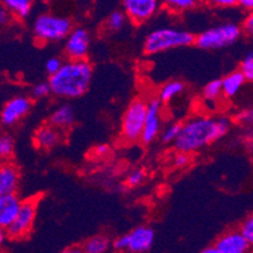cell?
Returning a JSON list of instances; mask_svg holds the SVG:
<instances>
[{"instance_id":"cell-16","label":"cell","mask_w":253,"mask_h":253,"mask_svg":"<svg viewBox=\"0 0 253 253\" xmlns=\"http://www.w3.org/2000/svg\"><path fill=\"white\" fill-rule=\"evenodd\" d=\"M19 185V171L13 164H4L0 169V194L15 193Z\"/></svg>"},{"instance_id":"cell-27","label":"cell","mask_w":253,"mask_h":253,"mask_svg":"<svg viewBox=\"0 0 253 253\" xmlns=\"http://www.w3.org/2000/svg\"><path fill=\"white\" fill-rule=\"evenodd\" d=\"M52 93V87H50L49 81L38 82L34 84L33 88L31 91V95L34 100H41V98H45Z\"/></svg>"},{"instance_id":"cell-13","label":"cell","mask_w":253,"mask_h":253,"mask_svg":"<svg viewBox=\"0 0 253 253\" xmlns=\"http://www.w3.org/2000/svg\"><path fill=\"white\" fill-rule=\"evenodd\" d=\"M128 252L144 253L151 250L155 241V233L153 228L146 225H139L127 233Z\"/></svg>"},{"instance_id":"cell-22","label":"cell","mask_w":253,"mask_h":253,"mask_svg":"<svg viewBox=\"0 0 253 253\" xmlns=\"http://www.w3.org/2000/svg\"><path fill=\"white\" fill-rule=\"evenodd\" d=\"M184 84L181 81H169L164 84L159 91L158 97L162 100L163 103H168L179 96L184 91Z\"/></svg>"},{"instance_id":"cell-32","label":"cell","mask_w":253,"mask_h":253,"mask_svg":"<svg viewBox=\"0 0 253 253\" xmlns=\"http://www.w3.org/2000/svg\"><path fill=\"white\" fill-rule=\"evenodd\" d=\"M62 64H63V62H62L61 58L52 57V58H49L45 62V71H47L48 75L52 76L54 75V73L58 72L59 68L62 67Z\"/></svg>"},{"instance_id":"cell-7","label":"cell","mask_w":253,"mask_h":253,"mask_svg":"<svg viewBox=\"0 0 253 253\" xmlns=\"http://www.w3.org/2000/svg\"><path fill=\"white\" fill-rule=\"evenodd\" d=\"M37 206H38V198L36 197L23 202L22 208L14 222L8 228L4 229L9 239H22L28 236L36 219Z\"/></svg>"},{"instance_id":"cell-30","label":"cell","mask_w":253,"mask_h":253,"mask_svg":"<svg viewBox=\"0 0 253 253\" xmlns=\"http://www.w3.org/2000/svg\"><path fill=\"white\" fill-rule=\"evenodd\" d=\"M239 229L245 234V237L247 238L248 242H250L251 247H253V213L250 217L246 218V220L242 223Z\"/></svg>"},{"instance_id":"cell-26","label":"cell","mask_w":253,"mask_h":253,"mask_svg":"<svg viewBox=\"0 0 253 253\" xmlns=\"http://www.w3.org/2000/svg\"><path fill=\"white\" fill-rule=\"evenodd\" d=\"M239 70L246 77V81L253 82V50L248 52L241 62Z\"/></svg>"},{"instance_id":"cell-28","label":"cell","mask_w":253,"mask_h":253,"mask_svg":"<svg viewBox=\"0 0 253 253\" xmlns=\"http://www.w3.org/2000/svg\"><path fill=\"white\" fill-rule=\"evenodd\" d=\"M14 153V140L10 135H3L0 137V156L3 159H9Z\"/></svg>"},{"instance_id":"cell-21","label":"cell","mask_w":253,"mask_h":253,"mask_svg":"<svg viewBox=\"0 0 253 253\" xmlns=\"http://www.w3.org/2000/svg\"><path fill=\"white\" fill-rule=\"evenodd\" d=\"M223 96L222 80H213L203 88V100L206 105H215Z\"/></svg>"},{"instance_id":"cell-20","label":"cell","mask_w":253,"mask_h":253,"mask_svg":"<svg viewBox=\"0 0 253 253\" xmlns=\"http://www.w3.org/2000/svg\"><path fill=\"white\" fill-rule=\"evenodd\" d=\"M112 247L110 239L105 236H95L87 239L82 246V251L86 253H105Z\"/></svg>"},{"instance_id":"cell-24","label":"cell","mask_w":253,"mask_h":253,"mask_svg":"<svg viewBox=\"0 0 253 253\" xmlns=\"http://www.w3.org/2000/svg\"><path fill=\"white\" fill-rule=\"evenodd\" d=\"M126 19H128V18L124 10L112 11L111 14L109 15V18H107V20H106V27L111 32H119L126 24Z\"/></svg>"},{"instance_id":"cell-39","label":"cell","mask_w":253,"mask_h":253,"mask_svg":"<svg viewBox=\"0 0 253 253\" xmlns=\"http://www.w3.org/2000/svg\"><path fill=\"white\" fill-rule=\"evenodd\" d=\"M238 5L247 11H253V0H239Z\"/></svg>"},{"instance_id":"cell-36","label":"cell","mask_w":253,"mask_h":253,"mask_svg":"<svg viewBox=\"0 0 253 253\" xmlns=\"http://www.w3.org/2000/svg\"><path fill=\"white\" fill-rule=\"evenodd\" d=\"M237 120L239 123L246 124V125H253V110H245L237 115Z\"/></svg>"},{"instance_id":"cell-4","label":"cell","mask_w":253,"mask_h":253,"mask_svg":"<svg viewBox=\"0 0 253 253\" xmlns=\"http://www.w3.org/2000/svg\"><path fill=\"white\" fill-rule=\"evenodd\" d=\"M33 36L37 42L56 43L66 41L68 34L72 32V20L67 17L53 14V13H42L33 22Z\"/></svg>"},{"instance_id":"cell-18","label":"cell","mask_w":253,"mask_h":253,"mask_svg":"<svg viewBox=\"0 0 253 253\" xmlns=\"http://www.w3.org/2000/svg\"><path fill=\"white\" fill-rule=\"evenodd\" d=\"M246 82V77L241 70L233 71V72L228 73L222 80V87H223V96L225 98H232L241 91Z\"/></svg>"},{"instance_id":"cell-11","label":"cell","mask_w":253,"mask_h":253,"mask_svg":"<svg viewBox=\"0 0 253 253\" xmlns=\"http://www.w3.org/2000/svg\"><path fill=\"white\" fill-rule=\"evenodd\" d=\"M32 109V100L25 96H15L6 101L1 110V123L4 126H13L20 121Z\"/></svg>"},{"instance_id":"cell-23","label":"cell","mask_w":253,"mask_h":253,"mask_svg":"<svg viewBox=\"0 0 253 253\" xmlns=\"http://www.w3.org/2000/svg\"><path fill=\"white\" fill-rule=\"evenodd\" d=\"M162 5L172 13H183L194 9L199 4V0H160Z\"/></svg>"},{"instance_id":"cell-3","label":"cell","mask_w":253,"mask_h":253,"mask_svg":"<svg viewBox=\"0 0 253 253\" xmlns=\"http://www.w3.org/2000/svg\"><path fill=\"white\" fill-rule=\"evenodd\" d=\"M195 36L184 29L159 28L146 36L144 41V52L146 54L167 52L170 49L188 47L194 44Z\"/></svg>"},{"instance_id":"cell-14","label":"cell","mask_w":253,"mask_h":253,"mask_svg":"<svg viewBox=\"0 0 253 253\" xmlns=\"http://www.w3.org/2000/svg\"><path fill=\"white\" fill-rule=\"evenodd\" d=\"M22 203L15 193L0 194V228L6 229L14 222L22 208Z\"/></svg>"},{"instance_id":"cell-25","label":"cell","mask_w":253,"mask_h":253,"mask_svg":"<svg viewBox=\"0 0 253 253\" xmlns=\"http://www.w3.org/2000/svg\"><path fill=\"white\" fill-rule=\"evenodd\" d=\"M181 125L183 124H170L168 127H165L162 132V141L164 144H169V142H175V140L178 139L179 134L181 131Z\"/></svg>"},{"instance_id":"cell-19","label":"cell","mask_w":253,"mask_h":253,"mask_svg":"<svg viewBox=\"0 0 253 253\" xmlns=\"http://www.w3.org/2000/svg\"><path fill=\"white\" fill-rule=\"evenodd\" d=\"M3 5L18 19H27L31 15L36 0H1Z\"/></svg>"},{"instance_id":"cell-29","label":"cell","mask_w":253,"mask_h":253,"mask_svg":"<svg viewBox=\"0 0 253 253\" xmlns=\"http://www.w3.org/2000/svg\"><path fill=\"white\" fill-rule=\"evenodd\" d=\"M145 178H146V172H145V170L136 169L128 174L126 183H127V185L130 186V188H136V186L141 185V184L144 183Z\"/></svg>"},{"instance_id":"cell-9","label":"cell","mask_w":253,"mask_h":253,"mask_svg":"<svg viewBox=\"0 0 253 253\" xmlns=\"http://www.w3.org/2000/svg\"><path fill=\"white\" fill-rule=\"evenodd\" d=\"M162 105L163 102L159 97H153L148 101V114L141 136L144 145H150L155 141L162 131Z\"/></svg>"},{"instance_id":"cell-2","label":"cell","mask_w":253,"mask_h":253,"mask_svg":"<svg viewBox=\"0 0 253 253\" xmlns=\"http://www.w3.org/2000/svg\"><path fill=\"white\" fill-rule=\"evenodd\" d=\"M93 76L92 66L87 59H68L54 75L49 76L52 93L59 98H78L89 88Z\"/></svg>"},{"instance_id":"cell-34","label":"cell","mask_w":253,"mask_h":253,"mask_svg":"<svg viewBox=\"0 0 253 253\" xmlns=\"http://www.w3.org/2000/svg\"><path fill=\"white\" fill-rule=\"evenodd\" d=\"M189 153H184V151H178V153L175 154V156H174V160H172L174 167L176 168H185L186 165L189 164Z\"/></svg>"},{"instance_id":"cell-41","label":"cell","mask_w":253,"mask_h":253,"mask_svg":"<svg viewBox=\"0 0 253 253\" xmlns=\"http://www.w3.org/2000/svg\"><path fill=\"white\" fill-rule=\"evenodd\" d=\"M44 3H52V1H56V0H42Z\"/></svg>"},{"instance_id":"cell-35","label":"cell","mask_w":253,"mask_h":253,"mask_svg":"<svg viewBox=\"0 0 253 253\" xmlns=\"http://www.w3.org/2000/svg\"><path fill=\"white\" fill-rule=\"evenodd\" d=\"M242 28L248 37L253 38V11H248V15L243 20Z\"/></svg>"},{"instance_id":"cell-37","label":"cell","mask_w":253,"mask_h":253,"mask_svg":"<svg viewBox=\"0 0 253 253\" xmlns=\"http://www.w3.org/2000/svg\"><path fill=\"white\" fill-rule=\"evenodd\" d=\"M95 153H96V155L100 156V158H103V156L109 155V154H110V146H109V145H106V144L98 145L97 148H96Z\"/></svg>"},{"instance_id":"cell-6","label":"cell","mask_w":253,"mask_h":253,"mask_svg":"<svg viewBox=\"0 0 253 253\" xmlns=\"http://www.w3.org/2000/svg\"><path fill=\"white\" fill-rule=\"evenodd\" d=\"M148 114V101L135 98L126 107L121 123V136L126 142L141 141Z\"/></svg>"},{"instance_id":"cell-1","label":"cell","mask_w":253,"mask_h":253,"mask_svg":"<svg viewBox=\"0 0 253 253\" xmlns=\"http://www.w3.org/2000/svg\"><path fill=\"white\" fill-rule=\"evenodd\" d=\"M231 121L224 116H194L181 125V131L174 146L178 151L195 153L207 148L227 135Z\"/></svg>"},{"instance_id":"cell-38","label":"cell","mask_w":253,"mask_h":253,"mask_svg":"<svg viewBox=\"0 0 253 253\" xmlns=\"http://www.w3.org/2000/svg\"><path fill=\"white\" fill-rule=\"evenodd\" d=\"M10 15H11L10 11H9L4 5L1 6V9H0V23H1V24H6Z\"/></svg>"},{"instance_id":"cell-40","label":"cell","mask_w":253,"mask_h":253,"mask_svg":"<svg viewBox=\"0 0 253 253\" xmlns=\"http://www.w3.org/2000/svg\"><path fill=\"white\" fill-rule=\"evenodd\" d=\"M203 252H204V253H217V251H215L214 246H211V247L206 248V250H204Z\"/></svg>"},{"instance_id":"cell-5","label":"cell","mask_w":253,"mask_h":253,"mask_svg":"<svg viewBox=\"0 0 253 253\" xmlns=\"http://www.w3.org/2000/svg\"><path fill=\"white\" fill-rule=\"evenodd\" d=\"M242 33L243 28L236 23H224L195 36L194 44L203 50L222 49L234 44Z\"/></svg>"},{"instance_id":"cell-10","label":"cell","mask_w":253,"mask_h":253,"mask_svg":"<svg viewBox=\"0 0 253 253\" xmlns=\"http://www.w3.org/2000/svg\"><path fill=\"white\" fill-rule=\"evenodd\" d=\"M91 45V36L82 27L73 28L64 43V53L68 59H86Z\"/></svg>"},{"instance_id":"cell-17","label":"cell","mask_w":253,"mask_h":253,"mask_svg":"<svg viewBox=\"0 0 253 253\" xmlns=\"http://www.w3.org/2000/svg\"><path fill=\"white\" fill-rule=\"evenodd\" d=\"M76 115L75 110L71 105L66 103L59 107H57L54 111L52 112L49 117V124L54 125L56 127L64 130V128H70L71 126L75 124Z\"/></svg>"},{"instance_id":"cell-12","label":"cell","mask_w":253,"mask_h":253,"mask_svg":"<svg viewBox=\"0 0 253 253\" xmlns=\"http://www.w3.org/2000/svg\"><path fill=\"white\" fill-rule=\"evenodd\" d=\"M217 253H246L251 248L245 234L239 231H229L220 236L213 245Z\"/></svg>"},{"instance_id":"cell-33","label":"cell","mask_w":253,"mask_h":253,"mask_svg":"<svg viewBox=\"0 0 253 253\" xmlns=\"http://www.w3.org/2000/svg\"><path fill=\"white\" fill-rule=\"evenodd\" d=\"M207 3L211 6L220 9H227V8H233V6L238 5L239 0H206Z\"/></svg>"},{"instance_id":"cell-31","label":"cell","mask_w":253,"mask_h":253,"mask_svg":"<svg viewBox=\"0 0 253 253\" xmlns=\"http://www.w3.org/2000/svg\"><path fill=\"white\" fill-rule=\"evenodd\" d=\"M112 248L116 252H128V237L127 234L120 236L112 242Z\"/></svg>"},{"instance_id":"cell-8","label":"cell","mask_w":253,"mask_h":253,"mask_svg":"<svg viewBox=\"0 0 253 253\" xmlns=\"http://www.w3.org/2000/svg\"><path fill=\"white\" fill-rule=\"evenodd\" d=\"M123 9L134 24H142L150 20L160 8L159 0H121Z\"/></svg>"},{"instance_id":"cell-15","label":"cell","mask_w":253,"mask_h":253,"mask_svg":"<svg viewBox=\"0 0 253 253\" xmlns=\"http://www.w3.org/2000/svg\"><path fill=\"white\" fill-rule=\"evenodd\" d=\"M33 139L37 148L43 149V150H50V149L56 148L57 145L61 142V128L56 127L52 124L42 125L34 132Z\"/></svg>"}]
</instances>
